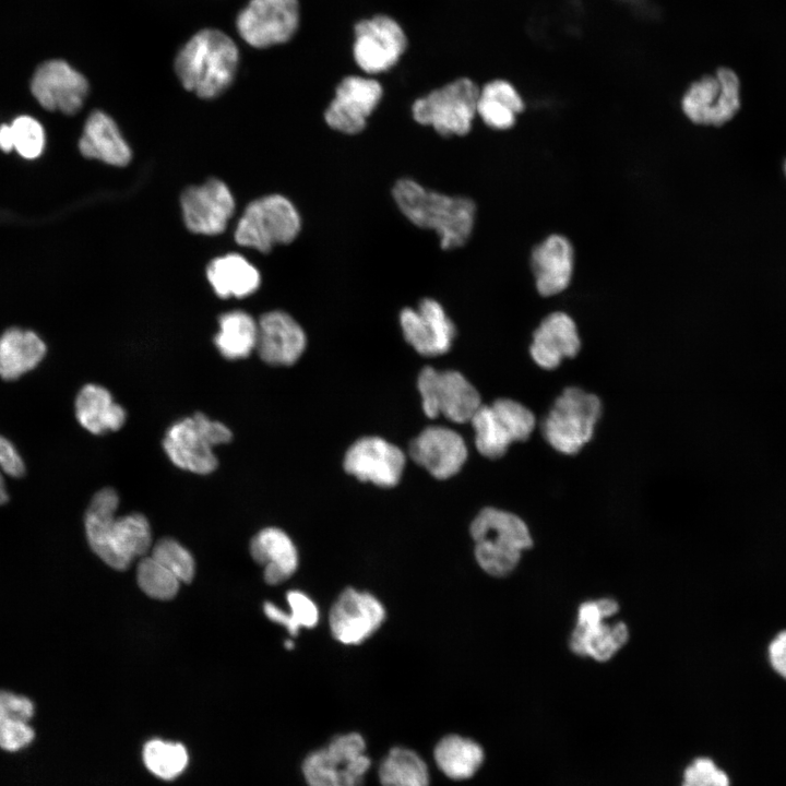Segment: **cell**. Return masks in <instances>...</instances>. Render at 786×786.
<instances>
[{"label":"cell","instance_id":"1","mask_svg":"<svg viewBox=\"0 0 786 786\" xmlns=\"http://www.w3.org/2000/svg\"><path fill=\"white\" fill-rule=\"evenodd\" d=\"M239 63L240 51L235 40L219 28L204 27L179 48L174 71L187 91L213 99L233 85Z\"/></svg>","mask_w":786,"mask_h":786},{"label":"cell","instance_id":"2","mask_svg":"<svg viewBox=\"0 0 786 786\" xmlns=\"http://www.w3.org/2000/svg\"><path fill=\"white\" fill-rule=\"evenodd\" d=\"M119 497L112 488L96 492L85 513V531L92 550L109 567L126 570L147 552L152 536L148 521L140 513L117 517Z\"/></svg>","mask_w":786,"mask_h":786},{"label":"cell","instance_id":"3","mask_svg":"<svg viewBox=\"0 0 786 786\" xmlns=\"http://www.w3.org/2000/svg\"><path fill=\"white\" fill-rule=\"evenodd\" d=\"M393 198L409 222L437 233L443 250L462 247L468 240L476 214L473 200L426 189L412 179L398 180Z\"/></svg>","mask_w":786,"mask_h":786},{"label":"cell","instance_id":"4","mask_svg":"<svg viewBox=\"0 0 786 786\" xmlns=\"http://www.w3.org/2000/svg\"><path fill=\"white\" fill-rule=\"evenodd\" d=\"M475 557L480 568L493 576H504L516 567L521 551L533 540L525 523L516 515L486 508L471 525Z\"/></svg>","mask_w":786,"mask_h":786},{"label":"cell","instance_id":"5","mask_svg":"<svg viewBox=\"0 0 786 786\" xmlns=\"http://www.w3.org/2000/svg\"><path fill=\"white\" fill-rule=\"evenodd\" d=\"M231 438L227 426L203 413H195L168 428L163 446L174 465L205 475L214 472L218 464L213 448L228 443Z\"/></svg>","mask_w":786,"mask_h":786},{"label":"cell","instance_id":"6","mask_svg":"<svg viewBox=\"0 0 786 786\" xmlns=\"http://www.w3.org/2000/svg\"><path fill=\"white\" fill-rule=\"evenodd\" d=\"M600 414L602 403L595 394L570 386L543 420L541 433L556 451L575 454L592 439Z\"/></svg>","mask_w":786,"mask_h":786},{"label":"cell","instance_id":"7","mask_svg":"<svg viewBox=\"0 0 786 786\" xmlns=\"http://www.w3.org/2000/svg\"><path fill=\"white\" fill-rule=\"evenodd\" d=\"M370 766L364 737L347 733L311 751L301 770L308 786H364Z\"/></svg>","mask_w":786,"mask_h":786},{"label":"cell","instance_id":"8","mask_svg":"<svg viewBox=\"0 0 786 786\" xmlns=\"http://www.w3.org/2000/svg\"><path fill=\"white\" fill-rule=\"evenodd\" d=\"M300 227L294 204L281 194H270L246 207L237 224L235 240L240 246L269 252L276 245L291 242Z\"/></svg>","mask_w":786,"mask_h":786},{"label":"cell","instance_id":"9","mask_svg":"<svg viewBox=\"0 0 786 786\" xmlns=\"http://www.w3.org/2000/svg\"><path fill=\"white\" fill-rule=\"evenodd\" d=\"M479 87L467 78L456 79L414 102V119L443 136L467 134L477 115Z\"/></svg>","mask_w":786,"mask_h":786},{"label":"cell","instance_id":"10","mask_svg":"<svg viewBox=\"0 0 786 786\" xmlns=\"http://www.w3.org/2000/svg\"><path fill=\"white\" fill-rule=\"evenodd\" d=\"M471 422L478 452L486 457L498 458L512 442L524 441L531 436L536 419L521 403L499 398L491 405H480Z\"/></svg>","mask_w":786,"mask_h":786},{"label":"cell","instance_id":"11","mask_svg":"<svg viewBox=\"0 0 786 786\" xmlns=\"http://www.w3.org/2000/svg\"><path fill=\"white\" fill-rule=\"evenodd\" d=\"M299 22L298 0H249L237 13L235 27L246 44L266 49L288 43Z\"/></svg>","mask_w":786,"mask_h":786},{"label":"cell","instance_id":"12","mask_svg":"<svg viewBox=\"0 0 786 786\" xmlns=\"http://www.w3.org/2000/svg\"><path fill=\"white\" fill-rule=\"evenodd\" d=\"M741 106L740 81L729 68L692 82L681 99L683 114L695 124L723 126L734 118Z\"/></svg>","mask_w":786,"mask_h":786},{"label":"cell","instance_id":"13","mask_svg":"<svg viewBox=\"0 0 786 786\" xmlns=\"http://www.w3.org/2000/svg\"><path fill=\"white\" fill-rule=\"evenodd\" d=\"M418 390L422 409L428 417L443 415L454 422L471 421L480 407V396L460 372L438 371L431 367L421 370Z\"/></svg>","mask_w":786,"mask_h":786},{"label":"cell","instance_id":"14","mask_svg":"<svg viewBox=\"0 0 786 786\" xmlns=\"http://www.w3.org/2000/svg\"><path fill=\"white\" fill-rule=\"evenodd\" d=\"M354 31V59L369 74L390 70L398 62L407 46L402 26L384 14L359 21Z\"/></svg>","mask_w":786,"mask_h":786},{"label":"cell","instance_id":"15","mask_svg":"<svg viewBox=\"0 0 786 786\" xmlns=\"http://www.w3.org/2000/svg\"><path fill=\"white\" fill-rule=\"evenodd\" d=\"M617 610L618 604L607 598L582 604L576 628L570 640L571 650L598 662L608 660L628 640V628L624 623H604V620Z\"/></svg>","mask_w":786,"mask_h":786},{"label":"cell","instance_id":"16","mask_svg":"<svg viewBox=\"0 0 786 786\" xmlns=\"http://www.w3.org/2000/svg\"><path fill=\"white\" fill-rule=\"evenodd\" d=\"M88 90L87 79L61 59L43 62L31 80L32 94L41 107L67 115L82 108Z\"/></svg>","mask_w":786,"mask_h":786},{"label":"cell","instance_id":"17","mask_svg":"<svg viewBox=\"0 0 786 786\" xmlns=\"http://www.w3.org/2000/svg\"><path fill=\"white\" fill-rule=\"evenodd\" d=\"M382 94V86L374 79L358 75L344 78L324 111L326 124L345 134L361 132Z\"/></svg>","mask_w":786,"mask_h":786},{"label":"cell","instance_id":"18","mask_svg":"<svg viewBox=\"0 0 786 786\" xmlns=\"http://www.w3.org/2000/svg\"><path fill=\"white\" fill-rule=\"evenodd\" d=\"M180 202L186 226L192 233L202 235L223 233L235 211L230 190L218 179L188 188Z\"/></svg>","mask_w":786,"mask_h":786},{"label":"cell","instance_id":"19","mask_svg":"<svg viewBox=\"0 0 786 786\" xmlns=\"http://www.w3.org/2000/svg\"><path fill=\"white\" fill-rule=\"evenodd\" d=\"M384 617V608L374 596L346 588L332 606L329 622L337 641L359 644L377 631Z\"/></svg>","mask_w":786,"mask_h":786},{"label":"cell","instance_id":"20","mask_svg":"<svg viewBox=\"0 0 786 786\" xmlns=\"http://www.w3.org/2000/svg\"><path fill=\"white\" fill-rule=\"evenodd\" d=\"M404 465L403 452L379 437L357 440L344 458V468L348 474L380 487L395 486L402 476Z\"/></svg>","mask_w":786,"mask_h":786},{"label":"cell","instance_id":"21","mask_svg":"<svg viewBox=\"0 0 786 786\" xmlns=\"http://www.w3.org/2000/svg\"><path fill=\"white\" fill-rule=\"evenodd\" d=\"M400 320L405 340L419 354L438 356L450 349L455 329L436 300L425 298L417 310L404 309Z\"/></svg>","mask_w":786,"mask_h":786},{"label":"cell","instance_id":"22","mask_svg":"<svg viewBox=\"0 0 786 786\" xmlns=\"http://www.w3.org/2000/svg\"><path fill=\"white\" fill-rule=\"evenodd\" d=\"M409 454L433 477L446 479L465 463L467 448L457 432L445 427H428L412 441Z\"/></svg>","mask_w":786,"mask_h":786},{"label":"cell","instance_id":"23","mask_svg":"<svg viewBox=\"0 0 786 786\" xmlns=\"http://www.w3.org/2000/svg\"><path fill=\"white\" fill-rule=\"evenodd\" d=\"M305 347V332L288 313L271 311L260 317L255 349L264 362L273 366L293 365Z\"/></svg>","mask_w":786,"mask_h":786},{"label":"cell","instance_id":"24","mask_svg":"<svg viewBox=\"0 0 786 786\" xmlns=\"http://www.w3.org/2000/svg\"><path fill=\"white\" fill-rule=\"evenodd\" d=\"M531 265L541 296L560 294L569 286L573 273L571 242L562 235L548 236L533 249Z\"/></svg>","mask_w":786,"mask_h":786},{"label":"cell","instance_id":"25","mask_svg":"<svg viewBox=\"0 0 786 786\" xmlns=\"http://www.w3.org/2000/svg\"><path fill=\"white\" fill-rule=\"evenodd\" d=\"M581 347L574 321L564 312L547 315L533 334L529 353L543 369L557 368L564 358L574 357Z\"/></svg>","mask_w":786,"mask_h":786},{"label":"cell","instance_id":"26","mask_svg":"<svg viewBox=\"0 0 786 786\" xmlns=\"http://www.w3.org/2000/svg\"><path fill=\"white\" fill-rule=\"evenodd\" d=\"M79 148L83 156L111 166H126L131 151L116 122L104 111H93L85 121Z\"/></svg>","mask_w":786,"mask_h":786},{"label":"cell","instance_id":"27","mask_svg":"<svg viewBox=\"0 0 786 786\" xmlns=\"http://www.w3.org/2000/svg\"><path fill=\"white\" fill-rule=\"evenodd\" d=\"M250 553L254 561L264 565V580L270 585L287 580L298 567L294 543L276 527L260 531L250 543Z\"/></svg>","mask_w":786,"mask_h":786},{"label":"cell","instance_id":"28","mask_svg":"<svg viewBox=\"0 0 786 786\" xmlns=\"http://www.w3.org/2000/svg\"><path fill=\"white\" fill-rule=\"evenodd\" d=\"M47 346L32 330L10 327L0 336V377L12 381L33 370L44 359Z\"/></svg>","mask_w":786,"mask_h":786},{"label":"cell","instance_id":"29","mask_svg":"<svg viewBox=\"0 0 786 786\" xmlns=\"http://www.w3.org/2000/svg\"><path fill=\"white\" fill-rule=\"evenodd\" d=\"M75 416L79 424L93 434L119 430L127 418L123 407L102 385L86 384L76 395Z\"/></svg>","mask_w":786,"mask_h":786},{"label":"cell","instance_id":"30","mask_svg":"<svg viewBox=\"0 0 786 786\" xmlns=\"http://www.w3.org/2000/svg\"><path fill=\"white\" fill-rule=\"evenodd\" d=\"M207 279L221 298H242L260 286L259 271L242 255L229 253L212 260L206 269Z\"/></svg>","mask_w":786,"mask_h":786},{"label":"cell","instance_id":"31","mask_svg":"<svg viewBox=\"0 0 786 786\" xmlns=\"http://www.w3.org/2000/svg\"><path fill=\"white\" fill-rule=\"evenodd\" d=\"M35 711L34 703L26 696L0 690V748L15 752L29 746L35 730L28 720Z\"/></svg>","mask_w":786,"mask_h":786},{"label":"cell","instance_id":"32","mask_svg":"<svg viewBox=\"0 0 786 786\" xmlns=\"http://www.w3.org/2000/svg\"><path fill=\"white\" fill-rule=\"evenodd\" d=\"M433 759L439 770L453 781L473 777L480 769L485 753L475 740L451 734L442 737L434 746Z\"/></svg>","mask_w":786,"mask_h":786},{"label":"cell","instance_id":"33","mask_svg":"<svg viewBox=\"0 0 786 786\" xmlns=\"http://www.w3.org/2000/svg\"><path fill=\"white\" fill-rule=\"evenodd\" d=\"M525 108L524 100L516 88L508 81L497 79L479 90L477 115L490 128L508 130L516 120V115Z\"/></svg>","mask_w":786,"mask_h":786},{"label":"cell","instance_id":"34","mask_svg":"<svg viewBox=\"0 0 786 786\" xmlns=\"http://www.w3.org/2000/svg\"><path fill=\"white\" fill-rule=\"evenodd\" d=\"M257 337L258 322L249 313L234 310L219 317L214 344L223 357L241 359L255 349Z\"/></svg>","mask_w":786,"mask_h":786},{"label":"cell","instance_id":"35","mask_svg":"<svg viewBox=\"0 0 786 786\" xmlns=\"http://www.w3.org/2000/svg\"><path fill=\"white\" fill-rule=\"evenodd\" d=\"M381 786H429L430 775L425 760L406 747H393L379 764Z\"/></svg>","mask_w":786,"mask_h":786},{"label":"cell","instance_id":"36","mask_svg":"<svg viewBox=\"0 0 786 786\" xmlns=\"http://www.w3.org/2000/svg\"><path fill=\"white\" fill-rule=\"evenodd\" d=\"M143 762L155 776L170 781L179 776L186 769L189 755L180 742L152 739L143 747Z\"/></svg>","mask_w":786,"mask_h":786},{"label":"cell","instance_id":"37","mask_svg":"<svg viewBox=\"0 0 786 786\" xmlns=\"http://www.w3.org/2000/svg\"><path fill=\"white\" fill-rule=\"evenodd\" d=\"M140 588L155 599H170L178 593L180 581L152 557L143 558L136 570Z\"/></svg>","mask_w":786,"mask_h":786},{"label":"cell","instance_id":"38","mask_svg":"<svg viewBox=\"0 0 786 786\" xmlns=\"http://www.w3.org/2000/svg\"><path fill=\"white\" fill-rule=\"evenodd\" d=\"M151 557L168 569L181 583H190L194 576V560L191 553L171 538L158 540Z\"/></svg>","mask_w":786,"mask_h":786},{"label":"cell","instance_id":"39","mask_svg":"<svg viewBox=\"0 0 786 786\" xmlns=\"http://www.w3.org/2000/svg\"><path fill=\"white\" fill-rule=\"evenodd\" d=\"M12 145L22 157L37 158L45 147L43 126L29 116H20L10 124Z\"/></svg>","mask_w":786,"mask_h":786},{"label":"cell","instance_id":"40","mask_svg":"<svg viewBox=\"0 0 786 786\" xmlns=\"http://www.w3.org/2000/svg\"><path fill=\"white\" fill-rule=\"evenodd\" d=\"M287 602L290 614L286 612L284 627L291 635H297L301 627L312 628L318 623V608L306 594L290 591L287 593Z\"/></svg>","mask_w":786,"mask_h":786},{"label":"cell","instance_id":"41","mask_svg":"<svg viewBox=\"0 0 786 786\" xmlns=\"http://www.w3.org/2000/svg\"><path fill=\"white\" fill-rule=\"evenodd\" d=\"M682 786H729V778L711 759L698 758L686 769Z\"/></svg>","mask_w":786,"mask_h":786},{"label":"cell","instance_id":"42","mask_svg":"<svg viewBox=\"0 0 786 786\" xmlns=\"http://www.w3.org/2000/svg\"><path fill=\"white\" fill-rule=\"evenodd\" d=\"M2 473L15 478L21 477L25 474V464L13 443L0 436V504L9 499Z\"/></svg>","mask_w":786,"mask_h":786},{"label":"cell","instance_id":"43","mask_svg":"<svg viewBox=\"0 0 786 786\" xmlns=\"http://www.w3.org/2000/svg\"><path fill=\"white\" fill-rule=\"evenodd\" d=\"M769 659L773 669L786 679V630L779 632L769 645Z\"/></svg>","mask_w":786,"mask_h":786},{"label":"cell","instance_id":"44","mask_svg":"<svg viewBox=\"0 0 786 786\" xmlns=\"http://www.w3.org/2000/svg\"><path fill=\"white\" fill-rule=\"evenodd\" d=\"M0 148L4 152L13 150L10 124L0 126Z\"/></svg>","mask_w":786,"mask_h":786},{"label":"cell","instance_id":"45","mask_svg":"<svg viewBox=\"0 0 786 786\" xmlns=\"http://www.w3.org/2000/svg\"><path fill=\"white\" fill-rule=\"evenodd\" d=\"M293 646H294V643H293L290 640H288V641L285 642V647H286V648L291 650Z\"/></svg>","mask_w":786,"mask_h":786},{"label":"cell","instance_id":"46","mask_svg":"<svg viewBox=\"0 0 786 786\" xmlns=\"http://www.w3.org/2000/svg\"><path fill=\"white\" fill-rule=\"evenodd\" d=\"M783 169H784V174H785V176H786V159H785V162H784Z\"/></svg>","mask_w":786,"mask_h":786}]
</instances>
